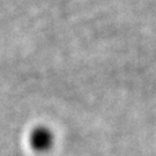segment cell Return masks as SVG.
<instances>
[{
	"label": "cell",
	"mask_w": 156,
	"mask_h": 156,
	"mask_svg": "<svg viewBox=\"0 0 156 156\" xmlns=\"http://www.w3.org/2000/svg\"><path fill=\"white\" fill-rule=\"evenodd\" d=\"M30 140H31L30 142L33 145L34 149H36L38 151H45L52 146L53 136H52V134H51L49 129L42 127L34 131Z\"/></svg>",
	"instance_id": "obj_1"
}]
</instances>
